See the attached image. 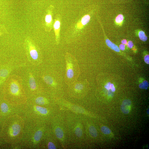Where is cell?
Masks as SVG:
<instances>
[{"instance_id": "26", "label": "cell", "mask_w": 149, "mask_h": 149, "mask_svg": "<svg viewBox=\"0 0 149 149\" xmlns=\"http://www.w3.org/2000/svg\"><path fill=\"white\" fill-rule=\"evenodd\" d=\"M134 45V44L133 42L130 41H129L127 44L128 47L130 48H132Z\"/></svg>"}, {"instance_id": "6", "label": "cell", "mask_w": 149, "mask_h": 149, "mask_svg": "<svg viewBox=\"0 0 149 149\" xmlns=\"http://www.w3.org/2000/svg\"><path fill=\"white\" fill-rule=\"evenodd\" d=\"M66 69L65 80L68 86L77 81L80 74V69L77 60L69 53L65 56Z\"/></svg>"}, {"instance_id": "27", "label": "cell", "mask_w": 149, "mask_h": 149, "mask_svg": "<svg viewBox=\"0 0 149 149\" xmlns=\"http://www.w3.org/2000/svg\"><path fill=\"white\" fill-rule=\"evenodd\" d=\"M144 60L145 62L147 64H149V55H147L145 56L144 58Z\"/></svg>"}, {"instance_id": "2", "label": "cell", "mask_w": 149, "mask_h": 149, "mask_svg": "<svg viewBox=\"0 0 149 149\" xmlns=\"http://www.w3.org/2000/svg\"><path fill=\"white\" fill-rule=\"evenodd\" d=\"M49 125L26 122L23 137L20 144L27 148H39L42 144Z\"/></svg>"}, {"instance_id": "20", "label": "cell", "mask_w": 149, "mask_h": 149, "mask_svg": "<svg viewBox=\"0 0 149 149\" xmlns=\"http://www.w3.org/2000/svg\"><path fill=\"white\" fill-rule=\"evenodd\" d=\"M89 132L90 135L94 138L97 137L98 133L95 127L93 125H90L88 128Z\"/></svg>"}, {"instance_id": "5", "label": "cell", "mask_w": 149, "mask_h": 149, "mask_svg": "<svg viewBox=\"0 0 149 149\" xmlns=\"http://www.w3.org/2000/svg\"><path fill=\"white\" fill-rule=\"evenodd\" d=\"M51 129L63 148H66L68 143L65 115L60 111L54 116L49 124Z\"/></svg>"}, {"instance_id": "18", "label": "cell", "mask_w": 149, "mask_h": 149, "mask_svg": "<svg viewBox=\"0 0 149 149\" xmlns=\"http://www.w3.org/2000/svg\"><path fill=\"white\" fill-rule=\"evenodd\" d=\"M43 79L44 81L47 85L53 88H56L57 86L56 83L53 78L50 76L46 75L44 76Z\"/></svg>"}, {"instance_id": "3", "label": "cell", "mask_w": 149, "mask_h": 149, "mask_svg": "<svg viewBox=\"0 0 149 149\" xmlns=\"http://www.w3.org/2000/svg\"><path fill=\"white\" fill-rule=\"evenodd\" d=\"M65 116L68 140L81 144L84 139V124L82 115L68 112Z\"/></svg>"}, {"instance_id": "4", "label": "cell", "mask_w": 149, "mask_h": 149, "mask_svg": "<svg viewBox=\"0 0 149 149\" xmlns=\"http://www.w3.org/2000/svg\"><path fill=\"white\" fill-rule=\"evenodd\" d=\"M9 123L7 135L12 144H20L23 137L26 122L23 116L16 114L8 118Z\"/></svg>"}, {"instance_id": "14", "label": "cell", "mask_w": 149, "mask_h": 149, "mask_svg": "<svg viewBox=\"0 0 149 149\" xmlns=\"http://www.w3.org/2000/svg\"><path fill=\"white\" fill-rule=\"evenodd\" d=\"M61 17L59 15H57L53 25L54 30L55 40L57 45L59 43L60 32L61 29Z\"/></svg>"}, {"instance_id": "22", "label": "cell", "mask_w": 149, "mask_h": 149, "mask_svg": "<svg viewBox=\"0 0 149 149\" xmlns=\"http://www.w3.org/2000/svg\"><path fill=\"white\" fill-rule=\"evenodd\" d=\"M148 86V82L147 81H144L139 85V87L141 89H147Z\"/></svg>"}, {"instance_id": "10", "label": "cell", "mask_w": 149, "mask_h": 149, "mask_svg": "<svg viewBox=\"0 0 149 149\" xmlns=\"http://www.w3.org/2000/svg\"><path fill=\"white\" fill-rule=\"evenodd\" d=\"M25 46L30 59L35 61L38 60L40 56L39 48L30 38L28 37L25 40Z\"/></svg>"}, {"instance_id": "30", "label": "cell", "mask_w": 149, "mask_h": 149, "mask_svg": "<svg viewBox=\"0 0 149 149\" xmlns=\"http://www.w3.org/2000/svg\"><path fill=\"white\" fill-rule=\"evenodd\" d=\"M110 89L112 92H113L115 91V89L113 84H111Z\"/></svg>"}, {"instance_id": "9", "label": "cell", "mask_w": 149, "mask_h": 149, "mask_svg": "<svg viewBox=\"0 0 149 149\" xmlns=\"http://www.w3.org/2000/svg\"><path fill=\"white\" fill-rule=\"evenodd\" d=\"M91 19L90 16L88 14H87L84 15L83 17L79 20L77 23L75 24L74 26L70 28L68 30V36L70 35V37L75 38V37L79 36V33L81 30L83 29L84 27L89 22Z\"/></svg>"}, {"instance_id": "29", "label": "cell", "mask_w": 149, "mask_h": 149, "mask_svg": "<svg viewBox=\"0 0 149 149\" xmlns=\"http://www.w3.org/2000/svg\"><path fill=\"white\" fill-rule=\"evenodd\" d=\"M119 48L121 50H124L125 49V45L123 44H120V45H119Z\"/></svg>"}, {"instance_id": "25", "label": "cell", "mask_w": 149, "mask_h": 149, "mask_svg": "<svg viewBox=\"0 0 149 149\" xmlns=\"http://www.w3.org/2000/svg\"><path fill=\"white\" fill-rule=\"evenodd\" d=\"M7 33V31L4 25L0 24V37Z\"/></svg>"}, {"instance_id": "28", "label": "cell", "mask_w": 149, "mask_h": 149, "mask_svg": "<svg viewBox=\"0 0 149 149\" xmlns=\"http://www.w3.org/2000/svg\"><path fill=\"white\" fill-rule=\"evenodd\" d=\"M111 84L110 82H109L104 87L106 88L107 90H109L110 88Z\"/></svg>"}, {"instance_id": "16", "label": "cell", "mask_w": 149, "mask_h": 149, "mask_svg": "<svg viewBox=\"0 0 149 149\" xmlns=\"http://www.w3.org/2000/svg\"><path fill=\"white\" fill-rule=\"evenodd\" d=\"M131 103L129 100H125L123 101L121 106L122 111L125 114L129 113L131 108Z\"/></svg>"}, {"instance_id": "12", "label": "cell", "mask_w": 149, "mask_h": 149, "mask_svg": "<svg viewBox=\"0 0 149 149\" xmlns=\"http://www.w3.org/2000/svg\"><path fill=\"white\" fill-rule=\"evenodd\" d=\"M57 99H50L44 96H37L31 100L30 103L37 105L45 107L59 106L57 103ZM28 102V101H27Z\"/></svg>"}, {"instance_id": "17", "label": "cell", "mask_w": 149, "mask_h": 149, "mask_svg": "<svg viewBox=\"0 0 149 149\" xmlns=\"http://www.w3.org/2000/svg\"><path fill=\"white\" fill-rule=\"evenodd\" d=\"M11 70L10 69H0V84L4 81L8 77Z\"/></svg>"}, {"instance_id": "15", "label": "cell", "mask_w": 149, "mask_h": 149, "mask_svg": "<svg viewBox=\"0 0 149 149\" xmlns=\"http://www.w3.org/2000/svg\"><path fill=\"white\" fill-rule=\"evenodd\" d=\"M29 86L30 90L31 93L37 94L42 93V91L40 90L38 87L35 80L31 73L29 75Z\"/></svg>"}, {"instance_id": "32", "label": "cell", "mask_w": 149, "mask_h": 149, "mask_svg": "<svg viewBox=\"0 0 149 149\" xmlns=\"http://www.w3.org/2000/svg\"><path fill=\"white\" fill-rule=\"evenodd\" d=\"M147 112L148 114L149 115V109H148V110L147 111Z\"/></svg>"}, {"instance_id": "11", "label": "cell", "mask_w": 149, "mask_h": 149, "mask_svg": "<svg viewBox=\"0 0 149 149\" xmlns=\"http://www.w3.org/2000/svg\"><path fill=\"white\" fill-rule=\"evenodd\" d=\"M58 142H59L53 134L49 125L42 144H45L47 149H56L59 148Z\"/></svg>"}, {"instance_id": "7", "label": "cell", "mask_w": 149, "mask_h": 149, "mask_svg": "<svg viewBox=\"0 0 149 149\" xmlns=\"http://www.w3.org/2000/svg\"><path fill=\"white\" fill-rule=\"evenodd\" d=\"M57 101L60 109L69 111L72 112L79 114L91 116L87 111L81 106L73 104L61 98H57Z\"/></svg>"}, {"instance_id": "24", "label": "cell", "mask_w": 149, "mask_h": 149, "mask_svg": "<svg viewBox=\"0 0 149 149\" xmlns=\"http://www.w3.org/2000/svg\"><path fill=\"white\" fill-rule=\"evenodd\" d=\"M101 130L102 133L105 134L109 135L111 133V130L106 126L102 127L101 128Z\"/></svg>"}, {"instance_id": "23", "label": "cell", "mask_w": 149, "mask_h": 149, "mask_svg": "<svg viewBox=\"0 0 149 149\" xmlns=\"http://www.w3.org/2000/svg\"><path fill=\"white\" fill-rule=\"evenodd\" d=\"M123 15L122 14H120L117 16L115 20L116 23L117 24L121 23L124 20Z\"/></svg>"}, {"instance_id": "21", "label": "cell", "mask_w": 149, "mask_h": 149, "mask_svg": "<svg viewBox=\"0 0 149 149\" xmlns=\"http://www.w3.org/2000/svg\"><path fill=\"white\" fill-rule=\"evenodd\" d=\"M138 36L139 39L143 42H145L147 40V37L143 31H139L138 33Z\"/></svg>"}, {"instance_id": "19", "label": "cell", "mask_w": 149, "mask_h": 149, "mask_svg": "<svg viewBox=\"0 0 149 149\" xmlns=\"http://www.w3.org/2000/svg\"><path fill=\"white\" fill-rule=\"evenodd\" d=\"M106 42L107 45L111 49L117 52H120V50L119 47L115 44L112 42L109 39H107L106 40Z\"/></svg>"}, {"instance_id": "31", "label": "cell", "mask_w": 149, "mask_h": 149, "mask_svg": "<svg viewBox=\"0 0 149 149\" xmlns=\"http://www.w3.org/2000/svg\"><path fill=\"white\" fill-rule=\"evenodd\" d=\"M121 43L123 45H126L127 44V41L126 39H123Z\"/></svg>"}, {"instance_id": "13", "label": "cell", "mask_w": 149, "mask_h": 149, "mask_svg": "<svg viewBox=\"0 0 149 149\" xmlns=\"http://www.w3.org/2000/svg\"><path fill=\"white\" fill-rule=\"evenodd\" d=\"M53 9H49L46 12L43 23L45 29L47 32L51 31L53 27Z\"/></svg>"}, {"instance_id": "8", "label": "cell", "mask_w": 149, "mask_h": 149, "mask_svg": "<svg viewBox=\"0 0 149 149\" xmlns=\"http://www.w3.org/2000/svg\"><path fill=\"white\" fill-rule=\"evenodd\" d=\"M85 90V82L82 81H76L68 85V92L71 97L77 99H80L84 96Z\"/></svg>"}, {"instance_id": "1", "label": "cell", "mask_w": 149, "mask_h": 149, "mask_svg": "<svg viewBox=\"0 0 149 149\" xmlns=\"http://www.w3.org/2000/svg\"><path fill=\"white\" fill-rule=\"evenodd\" d=\"M59 110V106L44 107L27 101L23 107L21 115L27 122L49 125Z\"/></svg>"}]
</instances>
